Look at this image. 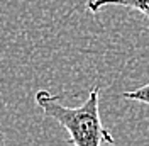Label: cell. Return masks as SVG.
<instances>
[{
	"instance_id": "obj_2",
	"label": "cell",
	"mask_w": 149,
	"mask_h": 146,
	"mask_svg": "<svg viewBox=\"0 0 149 146\" xmlns=\"http://www.w3.org/2000/svg\"><path fill=\"white\" fill-rule=\"evenodd\" d=\"M107 5H120V7H129L141 12L144 17L149 19V0H88L86 2V9L90 12H98L102 7Z\"/></svg>"
},
{
	"instance_id": "obj_3",
	"label": "cell",
	"mask_w": 149,
	"mask_h": 146,
	"mask_svg": "<svg viewBox=\"0 0 149 146\" xmlns=\"http://www.w3.org/2000/svg\"><path fill=\"white\" fill-rule=\"evenodd\" d=\"M122 99H127V100H136V102H142L149 105V83L142 85L136 90H129L122 93Z\"/></svg>"
},
{
	"instance_id": "obj_4",
	"label": "cell",
	"mask_w": 149,
	"mask_h": 146,
	"mask_svg": "<svg viewBox=\"0 0 149 146\" xmlns=\"http://www.w3.org/2000/svg\"><path fill=\"white\" fill-rule=\"evenodd\" d=\"M0 146H7V145H5V136H3L2 129H0Z\"/></svg>"
},
{
	"instance_id": "obj_1",
	"label": "cell",
	"mask_w": 149,
	"mask_h": 146,
	"mask_svg": "<svg viewBox=\"0 0 149 146\" xmlns=\"http://www.w3.org/2000/svg\"><path fill=\"white\" fill-rule=\"evenodd\" d=\"M36 104L46 117L56 121L68 133L73 146L115 145V139L100 117V87L90 90L86 100L78 107H68L47 90L36 92Z\"/></svg>"
}]
</instances>
